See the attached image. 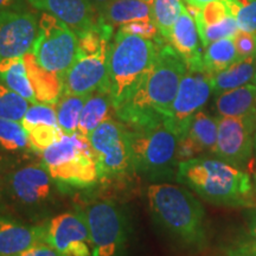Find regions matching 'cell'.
I'll return each instance as SVG.
<instances>
[{"mask_svg":"<svg viewBox=\"0 0 256 256\" xmlns=\"http://www.w3.org/2000/svg\"><path fill=\"white\" fill-rule=\"evenodd\" d=\"M188 72L185 60L170 44H160L152 68L136 92L115 113L124 124L165 119Z\"/></svg>","mask_w":256,"mask_h":256,"instance_id":"cell-1","label":"cell"},{"mask_svg":"<svg viewBox=\"0 0 256 256\" xmlns=\"http://www.w3.org/2000/svg\"><path fill=\"white\" fill-rule=\"evenodd\" d=\"M177 180L215 206H249L254 200L250 176L218 158L196 156L178 162Z\"/></svg>","mask_w":256,"mask_h":256,"instance_id":"cell-2","label":"cell"},{"mask_svg":"<svg viewBox=\"0 0 256 256\" xmlns=\"http://www.w3.org/2000/svg\"><path fill=\"white\" fill-rule=\"evenodd\" d=\"M147 200L153 217L172 236L188 247L206 244V214L194 194L179 185L152 184Z\"/></svg>","mask_w":256,"mask_h":256,"instance_id":"cell-3","label":"cell"},{"mask_svg":"<svg viewBox=\"0 0 256 256\" xmlns=\"http://www.w3.org/2000/svg\"><path fill=\"white\" fill-rule=\"evenodd\" d=\"M160 44L121 30L116 32L108 52V89L115 112L126 104L152 68Z\"/></svg>","mask_w":256,"mask_h":256,"instance_id":"cell-4","label":"cell"},{"mask_svg":"<svg viewBox=\"0 0 256 256\" xmlns=\"http://www.w3.org/2000/svg\"><path fill=\"white\" fill-rule=\"evenodd\" d=\"M113 28L98 18L90 30L78 36V50L72 66L63 76V92L89 95L108 89V52Z\"/></svg>","mask_w":256,"mask_h":256,"instance_id":"cell-5","label":"cell"},{"mask_svg":"<svg viewBox=\"0 0 256 256\" xmlns=\"http://www.w3.org/2000/svg\"><path fill=\"white\" fill-rule=\"evenodd\" d=\"M134 170L150 177H164L178 164L179 138L162 118L124 124Z\"/></svg>","mask_w":256,"mask_h":256,"instance_id":"cell-6","label":"cell"},{"mask_svg":"<svg viewBox=\"0 0 256 256\" xmlns=\"http://www.w3.org/2000/svg\"><path fill=\"white\" fill-rule=\"evenodd\" d=\"M51 178L60 184L88 188L98 180V166L88 138L78 132L62 139L42 153Z\"/></svg>","mask_w":256,"mask_h":256,"instance_id":"cell-7","label":"cell"},{"mask_svg":"<svg viewBox=\"0 0 256 256\" xmlns=\"http://www.w3.org/2000/svg\"><path fill=\"white\" fill-rule=\"evenodd\" d=\"M78 36L55 16L44 12L38 22V32L31 52L38 66L63 80L76 58Z\"/></svg>","mask_w":256,"mask_h":256,"instance_id":"cell-8","label":"cell"},{"mask_svg":"<svg viewBox=\"0 0 256 256\" xmlns=\"http://www.w3.org/2000/svg\"><path fill=\"white\" fill-rule=\"evenodd\" d=\"M88 140L94 153L100 180H120L130 171H136L124 124L110 118L95 128Z\"/></svg>","mask_w":256,"mask_h":256,"instance_id":"cell-9","label":"cell"},{"mask_svg":"<svg viewBox=\"0 0 256 256\" xmlns=\"http://www.w3.org/2000/svg\"><path fill=\"white\" fill-rule=\"evenodd\" d=\"M90 236L92 256H121L127 234L124 214L114 202L98 200L80 211Z\"/></svg>","mask_w":256,"mask_h":256,"instance_id":"cell-10","label":"cell"},{"mask_svg":"<svg viewBox=\"0 0 256 256\" xmlns=\"http://www.w3.org/2000/svg\"><path fill=\"white\" fill-rule=\"evenodd\" d=\"M212 86L211 75L204 68L188 69L179 84L177 95L166 115L165 122L177 136H184L194 114L209 100Z\"/></svg>","mask_w":256,"mask_h":256,"instance_id":"cell-11","label":"cell"},{"mask_svg":"<svg viewBox=\"0 0 256 256\" xmlns=\"http://www.w3.org/2000/svg\"><path fill=\"white\" fill-rule=\"evenodd\" d=\"M256 118H218L216 148L214 156L243 170L254 154Z\"/></svg>","mask_w":256,"mask_h":256,"instance_id":"cell-12","label":"cell"},{"mask_svg":"<svg viewBox=\"0 0 256 256\" xmlns=\"http://www.w3.org/2000/svg\"><path fill=\"white\" fill-rule=\"evenodd\" d=\"M46 243L62 256H92L89 230L81 212H63L46 224Z\"/></svg>","mask_w":256,"mask_h":256,"instance_id":"cell-13","label":"cell"},{"mask_svg":"<svg viewBox=\"0 0 256 256\" xmlns=\"http://www.w3.org/2000/svg\"><path fill=\"white\" fill-rule=\"evenodd\" d=\"M38 24L30 12L0 11V60L23 57L36 40Z\"/></svg>","mask_w":256,"mask_h":256,"instance_id":"cell-14","label":"cell"},{"mask_svg":"<svg viewBox=\"0 0 256 256\" xmlns=\"http://www.w3.org/2000/svg\"><path fill=\"white\" fill-rule=\"evenodd\" d=\"M52 180L44 164H30L8 174L6 188L14 200L25 206H36L50 197Z\"/></svg>","mask_w":256,"mask_h":256,"instance_id":"cell-15","label":"cell"},{"mask_svg":"<svg viewBox=\"0 0 256 256\" xmlns=\"http://www.w3.org/2000/svg\"><path fill=\"white\" fill-rule=\"evenodd\" d=\"M218 118L211 116L206 112L200 110L192 118L186 133L179 139L178 162L196 158L202 153L214 154L216 148Z\"/></svg>","mask_w":256,"mask_h":256,"instance_id":"cell-16","label":"cell"},{"mask_svg":"<svg viewBox=\"0 0 256 256\" xmlns=\"http://www.w3.org/2000/svg\"><path fill=\"white\" fill-rule=\"evenodd\" d=\"M32 6L43 10L66 23L76 34H84L98 23L95 10L87 0H28Z\"/></svg>","mask_w":256,"mask_h":256,"instance_id":"cell-17","label":"cell"},{"mask_svg":"<svg viewBox=\"0 0 256 256\" xmlns=\"http://www.w3.org/2000/svg\"><path fill=\"white\" fill-rule=\"evenodd\" d=\"M46 242V226H28L0 216V256H14Z\"/></svg>","mask_w":256,"mask_h":256,"instance_id":"cell-18","label":"cell"},{"mask_svg":"<svg viewBox=\"0 0 256 256\" xmlns=\"http://www.w3.org/2000/svg\"><path fill=\"white\" fill-rule=\"evenodd\" d=\"M200 40V34H198L194 18L192 17L184 5L183 11L172 28L168 42L170 46L174 48L178 55L185 60L188 69L204 68Z\"/></svg>","mask_w":256,"mask_h":256,"instance_id":"cell-19","label":"cell"},{"mask_svg":"<svg viewBox=\"0 0 256 256\" xmlns=\"http://www.w3.org/2000/svg\"><path fill=\"white\" fill-rule=\"evenodd\" d=\"M215 108L220 116L256 118L255 83H248L217 95Z\"/></svg>","mask_w":256,"mask_h":256,"instance_id":"cell-20","label":"cell"},{"mask_svg":"<svg viewBox=\"0 0 256 256\" xmlns=\"http://www.w3.org/2000/svg\"><path fill=\"white\" fill-rule=\"evenodd\" d=\"M23 58L38 104H57L63 92L62 78L38 66L31 51Z\"/></svg>","mask_w":256,"mask_h":256,"instance_id":"cell-21","label":"cell"},{"mask_svg":"<svg viewBox=\"0 0 256 256\" xmlns=\"http://www.w3.org/2000/svg\"><path fill=\"white\" fill-rule=\"evenodd\" d=\"M112 110H114V107L110 92L106 89H98L89 94L80 116L78 132L88 138L95 128H98L106 120L110 119Z\"/></svg>","mask_w":256,"mask_h":256,"instance_id":"cell-22","label":"cell"},{"mask_svg":"<svg viewBox=\"0 0 256 256\" xmlns=\"http://www.w3.org/2000/svg\"><path fill=\"white\" fill-rule=\"evenodd\" d=\"M256 76V56L238 60L222 72L211 75L212 92L216 95L252 83Z\"/></svg>","mask_w":256,"mask_h":256,"instance_id":"cell-23","label":"cell"},{"mask_svg":"<svg viewBox=\"0 0 256 256\" xmlns=\"http://www.w3.org/2000/svg\"><path fill=\"white\" fill-rule=\"evenodd\" d=\"M100 18L113 28L130 22L152 19V4L144 0H112Z\"/></svg>","mask_w":256,"mask_h":256,"instance_id":"cell-24","label":"cell"},{"mask_svg":"<svg viewBox=\"0 0 256 256\" xmlns=\"http://www.w3.org/2000/svg\"><path fill=\"white\" fill-rule=\"evenodd\" d=\"M0 80L30 104H38L23 57L0 60Z\"/></svg>","mask_w":256,"mask_h":256,"instance_id":"cell-25","label":"cell"},{"mask_svg":"<svg viewBox=\"0 0 256 256\" xmlns=\"http://www.w3.org/2000/svg\"><path fill=\"white\" fill-rule=\"evenodd\" d=\"M240 60L232 38L212 42L204 48L203 66L210 75L222 72Z\"/></svg>","mask_w":256,"mask_h":256,"instance_id":"cell-26","label":"cell"},{"mask_svg":"<svg viewBox=\"0 0 256 256\" xmlns=\"http://www.w3.org/2000/svg\"><path fill=\"white\" fill-rule=\"evenodd\" d=\"M88 95H75L62 92L56 104L57 121L64 134H75L78 130L80 116Z\"/></svg>","mask_w":256,"mask_h":256,"instance_id":"cell-27","label":"cell"},{"mask_svg":"<svg viewBox=\"0 0 256 256\" xmlns=\"http://www.w3.org/2000/svg\"><path fill=\"white\" fill-rule=\"evenodd\" d=\"M184 8L182 0H153L152 19L164 40L170 38L172 28Z\"/></svg>","mask_w":256,"mask_h":256,"instance_id":"cell-28","label":"cell"},{"mask_svg":"<svg viewBox=\"0 0 256 256\" xmlns=\"http://www.w3.org/2000/svg\"><path fill=\"white\" fill-rule=\"evenodd\" d=\"M30 104L26 98L0 82V119L20 122Z\"/></svg>","mask_w":256,"mask_h":256,"instance_id":"cell-29","label":"cell"},{"mask_svg":"<svg viewBox=\"0 0 256 256\" xmlns=\"http://www.w3.org/2000/svg\"><path fill=\"white\" fill-rule=\"evenodd\" d=\"M0 147L8 152H18L30 147L26 130L19 121L0 119Z\"/></svg>","mask_w":256,"mask_h":256,"instance_id":"cell-30","label":"cell"},{"mask_svg":"<svg viewBox=\"0 0 256 256\" xmlns=\"http://www.w3.org/2000/svg\"><path fill=\"white\" fill-rule=\"evenodd\" d=\"M238 28L256 34V0H223Z\"/></svg>","mask_w":256,"mask_h":256,"instance_id":"cell-31","label":"cell"},{"mask_svg":"<svg viewBox=\"0 0 256 256\" xmlns=\"http://www.w3.org/2000/svg\"><path fill=\"white\" fill-rule=\"evenodd\" d=\"M26 132L30 148L40 153H43L64 136L60 126H54V124H37L28 130Z\"/></svg>","mask_w":256,"mask_h":256,"instance_id":"cell-32","label":"cell"},{"mask_svg":"<svg viewBox=\"0 0 256 256\" xmlns=\"http://www.w3.org/2000/svg\"><path fill=\"white\" fill-rule=\"evenodd\" d=\"M238 30L236 19L232 17V14H229L218 23L198 28V34H200L202 46L206 48L212 42L223 40V38H234Z\"/></svg>","mask_w":256,"mask_h":256,"instance_id":"cell-33","label":"cell"},{"mask_svg":"<svg viewBox=\"0 0 256 256\" xmlns=\"http://www.w3.org/2000/svg\"><path fill=\"white\" fill-rule=\"evenodd\" d=\"M20 122L26 130L37 124L58 126L56 104H31Z\"/></svg>","mask_w":256,"mask_h":256,"instance_id":"cell-34","label":"cell"},{"mask_svg":"<svg viewBox=\"0 0 256 256\" xmlns=\"http://www.w3.org/2000/svg\"><path fill=\"white\" fill-rule=\"evenodd\" d=\"M120 30L152 40H156L158 34H160L158 28L156 26L154 22L152 19H142V20L130 22V23H127L122 25V26H120Z\"/></svg>","mask_w":256,"mask_h":256,"instance_id":"cell-35","label":"cell"},{"mask_svg":"<svg viewBox=\"0 0 256 256\" xmlns=\"http://www.w3.org/2000/svg\"><path fill=\"white\" fill-rule=\"evenodd\" d=\"M232 40L240 60L256 56V34L238 30Z\"/></svg>","mask_w":256,"mask_h":256,"instance_id":"cell-36","label":"cell"},{"mask_svg":"<svg viewBox=\"0 0 256 256\" xmlns=\"http://www.w3.org/2000/svg\"><path fill=\"white\" fill-rule=\"evenodd\" d=\"M14 256H62L56 249H54L49 243L42 242L34 247L26 249L20 254Z\"/></svg>","mask_w":256,"mask_h":256,"instance_id":"cell-37","label":"cell"},{"mask_svg":"<svg viewBox=\"0 0 256 256\" xmlns=\"http://www.w3.org/2000/svg\"><path fill=\"white\" fill-rule=\"evenodd\" d=\"M232 256H256V244L248 241L243 242L238 249H235Z\"/></svg>","mask_w":256,"mask_h":256,"instance_id":"cell-38","label":"cell"},{"mask_svg":"<svg viewBox=\"0 0 256 256\" xmlns=\"http://www.w3.org/2000/svg\"><path fill=\"white\" fill-rule=\"evenodd\" d=\"M8 159L5 158L4 156L0 154V196L2 194V191L5 190L6 188V182H8Z\"/></svg>","mask_w":256,"mask_h":256,"instance_id":"cell-39","label":"cell"},{"mask_svg":"<svg viewBox=\"0 0 256 256\" xmlns=\"http://www.w3.org/2000/svg\"><path fill=\"white\" fill-rule=\"evenodd\" d=\"M248 242L256 244V209L249 212L248 217Z\"/></svg>","mask_w":256,"mask_h":256,"instance_id":"cell-40","label":"cell"},{"mask_svg":"<svg viewBox=\"0 0 256 256\" xmlns=\"http://www.w3.org/2000/svg\"><path fill=\"white\" fill-rule=\"evenodd\" d=\"M87 2L90 4V6L95 10V11L102 14V12L104 11V8L110 5L112 0H87Z\"/></svg>","mask_w":256,"mask_h":256,"instance_id":"cell-41","label":"cell"},{"mask_svg":"<svg viewBox=\"0 0 256 256\" xmlns=\"http://www.w3.org/2000/svg\"><path fill=\"white\" fill-rule=\"evenodd\" d=\"M14 2V0H0V11L8 8Z\"/></svg>","mask_w":256,"mask_h":256,"instance_id":"cell-42","label":"cell"},{"mask_svg":"<svg viewBox=\"0 0 256 256\" xmlns=\"http://www.w3.org/2000/svg\"><path fill=\"white\" fill-rule=\"evenodd\" d=\"M254 188L256 190V172L254 174Z\"/></svg>","mask_w":256,"mask_h":256,"instance_id":"cell-43","label":"cell"},{"mask_svg":"<svg viewBox=\"0 0 256 256\" xmlns=\"http://www.w3.org/2000/svg\"><path fill=\"white\" fill-rule=\"evenodd\" d=\"M144 2H150V4H152V2H153V0H144Z\"/></svg>","mask_w":256,"mask_h":256,"instance_id":"cell-44","label":"cell"},{"mask_svg":"<svg viewBox=\"0 0 256 256\" xmlns=\"http://www.w3.org/2000/svg\"><path fill=\"white\" fill-rule=\"evenodd\" d=\"M0 209H2V196H0Z\"/></svg>","mask_w":256,"mask_h":256,"instance_id":"cell-45","label":"cell"},{"mask_svg":"<svg viewBox=\"0 0 256 256\" xmlns=\"http://www.w3.org/2000/svg\"><path fill=\"white\" fill-rule=\"evenodd\" d=\"M254 83H255V87H256V76H255V80H254Z\"/></svg>","mask_w":256,"mask_h":256,"instance_id":"cell-46","label":"cell"},{"mask_svg":"<svg viewBox=\"0 0 256 256\" xmlns=\"http://www.w3.org/2000/svg\"><path fill=\"white\" fill-rule=\"evenodd\" d=\"M255 145H256V138H255Z\"/></svg>","mask_w":256,"mask_h":256,"instance_id":"cell-47","label":"cell"}]
</instances>
